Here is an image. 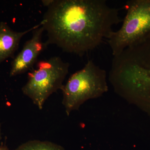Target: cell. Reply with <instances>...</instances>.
I'll list each match as a JSON object with an SVG mask.
<instances>
[{"mask_svg": "<svg viewBox=\"0 0 150 150\" xmlns=\"http://www.w3.org/2000/svg\"><path fill=\"white\" fill-rule=\"evenodd\" d=\"M122 20L104 0H55L41 21L48 45L83 56L100 45Z\"/></svg>", "mask_w": 150, "mask_h": 150, "instance_id": "obj_1", "label": "cell"}, {"mask_svg": "<svg viewBox=\"0 0 150 150\" xmlns=\"http://www.w3.org/2000/svg\"><path fill=\"white\" fill-rule=\"evenodd\" d=\"M111 68L129 96L150 98V38L113 56Z\"/></svg>", "mask_w": 150, "mask_h": 150, "instance_id": "obj_2", "label": "cell"}, {"mask_svg": "<svg viewBox=\"0 0 150 150\" xmlns=\"http://www.w3.org/2000/svg\"><path fill=\"white\" fill-rule=\"evenodd\" d=\"M105 70L90 60L81 69L71 75L62 89L63 104L69 115L84 103L107 92L108 86Z\"/></svg>", "mask_w": 150, "mask_h": 150, "instance_id": "obj_3", "label": "cell"}, {"mask_svg": "<svg viewBox=\"0 0 150 150\" xmlns=\"http://www.w3.org/2000/svg\"><path fill=\"white\" fill-rule=\"evenodd\" d=\"M126 8L121 27L107 39L113 56L150 38V0L127 1Z\"/></svg>", "mask_w": 150, "mask_h": 150, "instance_id": "obj_4", "label": "cell"}, {"mask_svg": "<svg viewBox=\"0 0 150 150\" xmlns=\"http://www.w3.org/2000/svg\"><path fill=\"white\" fill-rule=\"evenodd\" d=\"M69 67V63L58 56L40 61L28 74L27 82L22 89L23 93L41 110L48 98L62 89Z\"/></svg>", "mask_w": 150, "mask_h": 150, "instance_id": "obj_5", "label": "cell"}, {"mask_svg": "<svg viewBox=\"0 0 150 150\" xmlns=\"http://www.w3.org/2000/svg\"><path fill=\"white\" fill-rule=\"evenodd\" d=\"M44 31L42 24L33 30L32 37L25 43L21 51L12 62L11 77L21 74L32 69L38 56L48 45L42 40Z\"/></svg>", "mask_w": 150, "mask_h": 150, "instance_id": "obj_6", "label": "cell"}, {"mask_svg": "<svg viewBox=\"0 0 150 150\" xmlns=\"http://www.w3.org/2000/svg\"><path fill=\"white\" fill-rule=\"evenodd\" d=\"M39 24L21 32L14 31L4 22H0V64L13 56L18 48L22 37L42 25Z\"/></svg>", "mask_w": 150, "mask_h": 150, "instance_id": "obj_7", "label": "cell"}, {"mask_svg": "<svg viewBox=\"0 0 150 150\" xmlns=\"http://www.w3.org/2000/svg\"><path fill=\"white\" fill-rule=\"evenodd\" d=\"M16 150H65L60 146L48 141L32 140L23 143Z\"/></svg>", "mask_w": 150, "mask_h": 150, "instance_id": "obj_8", "label": "cell"}, {"mask_svg": "<svg viewBox=\"0 0 150 150\" xmlns=\"http://www.w3.org/2000/svg\"><path fill=\"white\" fill-rule=\"evenodd\" d=\"M55 0H43L41 1L43 6H44L49 7L54 3Z\"/></svg>", "mask_w": 150, "mask_h": 150, "instance_id": "obj_9", "label": "cell"}, {"mask_svg": "<svg viewBox=\"0 0 150 150\" xmlns=\"http://www.w3.org/2000/svg\"><path fill=\"white\" fill-rule=\"evenodd\" d=\"M0 150H8L7 148L5 146L0 147Z\"/></svg>", "mask_w": 150, "mask_h": 150, "instance_id": "obj_10", "label": "cell"}, {"mask_svg": "<svg viewBox=\"0 0 150 150\" xmlns=\"http://www.w3.org/2000/svg\"><path fill=\"white\" fill-rule=\"evenodd\" d=\"M1 139V126L0 124V141Z\"/></svg>", "mask_w": 150, "mask_h": 150, "instance_id": "obj_11", "label": "cell"}]
</instances>
